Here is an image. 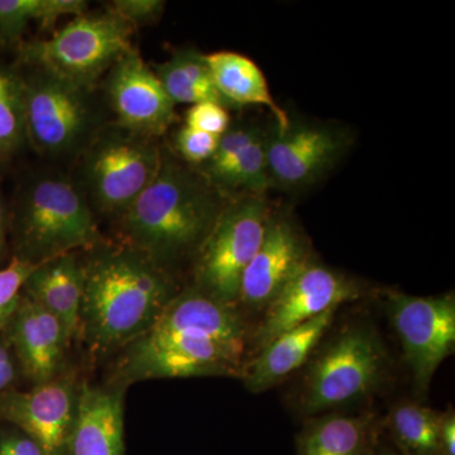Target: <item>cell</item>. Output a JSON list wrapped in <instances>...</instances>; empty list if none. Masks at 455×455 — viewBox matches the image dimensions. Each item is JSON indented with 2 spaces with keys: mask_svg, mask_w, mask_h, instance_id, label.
Instances as JSON below:
<instances>
[{
  "mask_svg": "<svg viewBox=\"0 0 455 455\" xmlns=\"http://www.w3.org/2000/svg\"><path fill=\"white\" fill-rule=\"evenodd\" d=\"M83 266L80 333L92 352L127 347L178 295L170 272L131 245L98 244Z\"/></svg>",
  "mask_w": 455,
  "mask_h": 455,
  "instance_id": "cell-1",
  "label": "cell"
},
{
  "mask_svg": "<svg viewBox=\"0 0 455 455\" xmlns=\"http://www.w3.org/2000/svg\"><path fill=\"white\" fill-rule=\"evenodd\" d=\"M224 208L218 188L163 152L154 181L121 215L124 244L169 271L196 259Z\"/></svg>",
  "mask_w": 455,
  "mask_h": 455,
  "instance_id": "cell-2",
  "label": "cell"
},
{
  "mask_svg": "<svg viewBox=\"0 0 455 455\" xmlns=\"http://www.w3.org/2000/svg\"><path fill=\"white\" fill-rule=\"evenodd\" d=\"M390 359L376 329L367 323L346 326L320 350L299 387L301 415L326 414L366 400L387 382Z\"/></svg>",
  "mask_w": 455,
  "mask_h": 455,
  "instance_id": "cell-3",
  "label": "cell"
},
{
  "mask_svg": "<svg viewBox=\"0 0 455 455\" xmlns=\"http://www.w3.org/2000/svg\"><path fill=\"white\" fill-rule=\"evenodd\" d=\"M18 259L33 265L101 243L88 197L73 181L42 175L27 185L17 212Z\"/></svg>",
  "mask_w": 455,
  "mask_h": 455,
  "instance_id": "cell-4",
  "label": "cell"
},
{
  "mask_svg": "<svg viewBox=\"0 0 455 455\" xmlns=\"http://www.w3.org/2000/svg\"><path fill=\"white\" fill-rule=\"evenodd\" d=\"M134 27L108 11L82 14L52 37L20 47V59L40 70L92 89L104 73L130 53Z\"/></svg>",
  "mask_w": 455,
  "mask_h": 455,
  "instance_id": "cell-5",
  "label": "cell"
},
{
  "mask_svg": "<svg viewBox=\"0 0 455 455\" xmlns=\"http://www.w3.org/2000/svg\"><path fill=\"white\" fill-rule=\"evenodd\" d=\"M161 160L163 151L154 139L116 123L98 131L84 152L83 178L89 199L101 212L121 217L154 181Z\"/></svg>",
  "mask_w": 455,
  "mask_h": 455,
  "instance_id": "cell-6",
  "label": "cell"
},
{
  "mask_svg": "<svg viewBox=\"0 0 455 455\" xmlns=\"http://www.w3.org/2000/svg\"><path fill=\"white\" fill-rule=\"evenodd\" d=\"M116 385L185 377H243V344L191 337L145 333L124 347Z\"/></svg>",
  "mask_w": 455,
  "mask_h": 455,
  "instance_id": "cell-7",
  "label": "cell"
},
{
  "mask_svg": "<svg viewBox=\"0 0 455 455\" xmlns=\"http://www.w3.org/2000/svg\"><path fill=\"white\" fill-rule=\"evenodd\" d=\"M269 217L268 204L259 196L226 205L197 253L196 289L238 307L242 277L262 243Z\"/></svg>",
  "mask_w": 455,
  "mask_h": 455,
  "instance_id": "cell-8",
  "label": "cell"
},
{
  "mask_svg": "<svg viewBox=\"0 0 455 455\" xmlns=\"http://www.w3.org/2000/svg\"><path fill=\"white\" fill-rule=\"evenodd\" d=\"M23 85L27 140L38 152L62 157L89 145L97 133L90 89L40 68Z\"/></svg>",
  "mask_w": 455,
  "mask_h": 455,
  "instance_id": "cell-9",
  "label": "cell"
},
{
  "mask_svg": "<svg viewBox=\"0 0 455 455\" xmlns=\"http://www.w3.org/2000/svg\"><path fill=\"white\" fill-rule=\"evenodd\" d=\"M385 304L415 390L427 395L436 370L454 352V293L423 298L387 291Z\"/></svg>",
  "mask_w": 455,
  "mask_h": 455,
  "instance_id": "cell-10",
  "label": "cell"
},
{
  "mask_svg": "<svg viewBox=\"0 0 455 455\" xmlns=\"http://www.w3.org/2000/svg\"><path fill=\"white\" fill-rule=\"evenodd\" d=\"M366 293L367 287L357 278L347 276L310 259L263 311L259 325L253 333L254 348L259 352L284 331L325 311L339 309L346 302L359 300Z\"/></svg>",
  "mask_w": 455,
  "mask_h": 455,
  "instance_id": "cell-11",
  "label": "cell"
},
{
  "mask_svg": "<svg viewBox=\"0 0 455 455\" xmlns=\"http://www.w3.org/2000/svg\"><path fill=\"white\" fill-rule=\"evenodd\" d=\"M79 386L60 374L29 391L0 394V419L16 425L37 443L44 455H68V439L76 415Z\"/></svg>",
  "mask_w": 455,
  "mask_h": 455,
  "instance_id": "cell-12",
  "label": "cell"
},
{
  "mask_svg": "<svg viewBox=\"0 0 455 455\" xmlns=\"http://www.w3.org/2000/svg\"><path fill=\"white\" fill-rule=\"evenodd\" d=\"M310 259L307 241L293 220L271 214L262 243L242 277L236 304L242 313L263 314Z\"/></svg>",
  "mask_w": 455,
  "mask_h": 455,
  "instance_id": "cell-13",
  "label": "cell"
},
{
  "mask_svg": "<svg viewBox=\"0 0 455 455\" xmlns=\"http://www.w3.org/2000/svg\"><path fill=\"white\" fill-rule=\"evenodd\" d=\"M348 146V134L337 127L291 121L281 132L275 125L266 142L269 180L286 188L307 187L331 169Z\"/></svg>",
  "mask_w": 455,
  "mask_h": 455,
  "instance_id": "cell-14",
  "label": "cell"
},
{
  "mask_svg": "<svg viewBox=\"0 0 455 455\" xmlns=\"http://www.w3.org/2000/svg\"><path fill=\"white\" fill-rule=\"evenodd\" d=\"M107 92L116 124L140 136H161L175 119L176 104L137 50L110 68Z\"/></svg>",
  "mask_w": 455,
  "mask_h": 455,
  "instance_id": "cell-15",
  "label": "cell"
},
{
  "mask_svg": "<svg viewBox=\"0 0 455 455\" xmlns=\"http://www.w3.org/2000/svg\"><path fill=\"white\" fill-rule=\"evenodd\" d=\"M8 326L20 366L33 386L44 385L62 374L71 340L52 314L25 293Z\"/></svg>",
  "mask_w": 455,
  "mask_h": 455,
  "instance_id": "cell-16",
  "label": "cell"
},
{
  "mask_svg": "<svg viewBox=\"0 0 455 455\" xmlns=\"http://www.w3.org/2000/svg\"><path fill=\"white\" fill-rule=\"evenodd\" d=\"M124 394L118 385L79 386L68 455H125Z\"/></svg>",
  "mask_w": 455,
  "mask_h": 455,
  "instance_id": "cell-17",
  "label": "cell"
},
{
  "mask_svg": "<svg viewBox=\"0 0 455 455\" xmlns=\"http://www.w3.org/2000/svg\"><path fill=\"white\" fill-rule=\"evenodd\" d=\"M146 333L191 335L245 346L250 331L238 307L217 300L194 286L179 292Z\"/></svg>",
  "mask_w": 455,
  "mask_h": 455,
  "instance_id": "cell-18",
  "label": "cell"
},
{
  "mask_svg": "<svg viewBox=\"0 0 455 455\" xmlns=\"http://www.w3.org/2000/svg\"><path fill=\"white\" fill-rule=\"evenodd\" d=\"M337 307L295 326L260 349L251 363L245 364V388L252 394L271 390L299 368L304 366L320 340L334 322Z\"/></svg>",
  "mask_w": 455,
  "mask_h": 455,
  "instance_id": "cell-19",
  "label": "cell"
},
{
  "mask_svg": "<svg viewBox=\"0 0 455 455\" xmlns=\"http://www.w3.org/2000/svg\"><path fill=\"white\" fill-rule=\"evenodd\" d=\"M383 424L374 412L313 416L296 438V455H377Z\"/></svg>",
  "mask_w": 455,
  "mask_h": 455,
  "instance_id": "cell-20",
  "label": "cell"
},
{
  "mask_svg": "<svg viewBox=\"0 0 455 455\" xmlns=\"http://www.w3.org/2000/svg\"><path fill=\"white\" fill-rule=\"evenodd\" d=\"M23 290L61 323L70 340L80 333L83 266L76 253L61 254L36 265Z\"/></svg>",
  "mask_w": 455,
  "mask_h": 455,
  "instance_id": "cell-21",
  "label": "cell"
},
{
  "mask_svg": "<svg viewBox=\"0 0 455 455\" xmlns=\"http://www.w3.org/2000/svg\"><path fill=\"white\" fill-rule=\"evenodd\" d=\"M205 62L227 106L266 107L276 119L278 131L290 127L291 119L272 97L265 75L252 60L241 53L220 51L205 55Z\"/></svg>",
  "mask_w": 455,
  "mask_h": 455,
  "instance_id": "cell-22",
  "label": "cell"
},
{
  "mask_svg": "<svg viewBox=\"0 0 455 455\" xmlns=\"http://www.w3.org/2000/svg\"><path fill=\"white\" fill-rule=\"evenodd\" d=\"M154 71L175 104L194 106L214 101L227 107L226 100L212 83L205 55L196 51H179L167 61L156 66Z\"/></svg>",
  "mask_w": 455,
  "mask_h": 455,
  "instance_id": "cell-23",
  "label": "cell"
},
{
  "mask_svg": "<svg viewBox=\"0 0 455 455\" xmlns=\"http://www.w3.org/2000/svg\"><path fill=\"white\" fill-rule=\"evenodd\" d=\"M440 412L418 403L392 407L382 420L400 455H444L439 439Z\"/></svg>",
  "mask_w": 455,
  "mask_h": 455,
  "instance_id": "cell-24",
  "label": "cell"
},
{
  "mask_svg": "<svg viewBox=\"0 0 455 455\" xmlns=\"http://www.w3.org/2000/svg\"><path fill=\"white\" fill-rule=\"evenodd\" d=\"M83 0H0V40L12 44L33 20L52 23L64 16H82Z\"/></svg>",
  "mask_w": 455,
  "mask_h": 455,
  "instance_id": "cell-25",
  "label": "cell"
},
{
  "mask_svg": "<svg viewBox=\"0 0 455 455\" xmlns=\"http://www.w3.org/2000/svg\"><path fill=\"white\" fill-rule=\"evenodd\" d=\"M26 140L23 79L0 66V157L14 154Z\"/></svg>",
  "mask_w": 455,
  "mask_h": 455,
  "instance_id": "cell-26",
  "label": "cell"
},
{
  "mask_svg": "<svg viewBox=\"0 0 455 455\" xmlns=\"http://www.w3.org/2000/svg\"><path fill=\"white\" fill-rule=\"evenodd\" d=\"M266 142L267 134L263 133L252 145L244 149L243 154L236 158L235 163L212 187L218 190H245L252 196H259L271 182Z\"/></svg>",
  "mask_w": 455,
  "mask_h": 455,
  "instance_id": "cell-27",
  "label": "cell"
},
{
  "mask_svg": "<svg viewBox=\"0 0 455 455\" xmlns=\"http://www.w3.org/2000/svg\"><path fill=\"white\" fill-rule=\"evenodd\" d=\"M265 133L257 125H236L220 137L217 151L204 166V178L214 185L248 146Z\"/></svg>",
  "mask_w": 455,
  "mask_h": 455,
  "instance_id": "cell-28",
  "label": "cell"
},
{
  "mask_svg": "<svg viewBox=\"0 0 455 455\" xmlns=\"http://www.w3.org/2000/svg\"><path fill=\"white\" fill-rule=\"evenodd\" d=\"M36 265L14 257L7 267L0 269V331L7 328L16 313L23 286Z\"/></svg>",
  "mask_w": 455,
  "mask_h": 455,
  "instance_id": "cell-29",
  "label": "cell"
},
{
  "mask_svg": "<svg viewBox=\"0 0 455 455\" xmlns=\"http://www.w3.org/2000/svg\"><path fill=\"white\" fill-rule=\"evenodd\" d=\"M220 137L184 125L176 134V149L188 163L205 164L217 151Z\"/></svg>",
  "mask_w": 455,
  "mask_h": 455,
  "instance_id": "cell-30",
  "label": "cell"
},
{
  "mask_svg": "<svg viewBox=\"0 0 455 455\" xmlns=\"http://www.w3.org/2000/svg\"><path fill=\"white\" fill-rule=\"evenodd\" d=\"M185 125L220 137L229 130V114H228L226 107L214 103V101L194 104L188 108L187 116H185Z\"/></svg>",
  "mask_w": 455,
  "mask_h": 455,
  "instance_id": "cell-31",
  "label": "cell"
},
{
  "mask_svg": "<svg viewBox=\"0 0 455 455\" xmlns=\"http://www.w3.org/2000/svg\"><path fill=\"white\" fill-rule=\"evenodd\" d=\"M164 2L161 0H116L109 11L121 17L132 27L155 22L163 14Z\"/></svg>",
  "mask_w": 455,
  "mask_h": 455,
  "instance_id": "cell-32",
  "label": "cell"
},
{
  "mask_svg": "<svg viewBox=\"0 0 455 455\" xmlns=\"http://www.w3.org/2000/svg\"><path fill=\"white\" fill-rule=\"evenodd\" d=\"M0 455H44L37 443L26 434H9L0 439Z\"/></svg>",
  "mask_w": 455,
  "mask_h": 455,
  "instance_id": "cell-33",
  "label": "cell"
},
{
  "mask_svg": "<svg viewBox=\"0 0 455 455\" xmlns=\"http://www.w3.org/2000/svg\"><path fill=\"white\" fill-rule=\"evenodd\" d=\"M439 439L443 454L455 455V412L453 407H449L440 414Z\"/></svg>",
  "mask_w": 455,
  "mask_h": 455,
  "instance_id": "cell-34",
  "label": "cell"
},
{
  "mask_svg": "<svg viewBox=\"0 0 455 455\" xmlns=\"http://www.w3.org/2000/svg\"><path fill=\"white\" fill-rule=\"evenodd\" d=\"M16 363L7 347L0 344V394L7 391L9 386L16 379Z\"/></svg>",
  "mask_w": 455,
  "mask_h": 455,
  "instance_id": "cell-35",
  "label": "cell"
},
{
  "mask_svg": "<svg viewBox=\"0 0 455 455\" xmlns=\"http://www.w3.org/2000/svg\"><path fill=\"white\" fill-rule=\"evenodd\" d=\"M5 245H7V212L0 197V257L4 253Z\"/></svg>",
  "mask_w": 455,
  "mask_h": 455,
  "instance_id": "cell-36",
  "label": "cell"
},
{
  "mask_svg": "<svg viewBox=\"0 0 455 455\" xmlns=\"http://www.w3.org/2000/svg\"><path fill=\"white\" fill-rule=\"evenodd\" d=\"M377 455H400L397 453L396 449H388L379 447V454Z\"/></svg>",
  "mask_w": 455,
  "mask_h": 455,
  "instance_id": "cell-37",
  "label": "cell"
}]
</instances>
